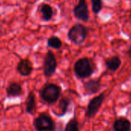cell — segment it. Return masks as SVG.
<instances>
[{
	"instance_id": "cell-11",
	"label": "cell",
	"mask_w": 131,
	"mask_h": 131,
	"mask_svg": "<svg viewBox=\"0 0 131 131\" xmlns=\"http://www.w3.org/2000/svg\"><path fill=\"white\" fill-rule=\"evenodd\" d=\"M23 93V87L20 83L16 82H11L6 88V93L9 97L20 96Z\"/></svg>"
},
{
	"instance_id": "cell-1",
	"label": "cell",
	"mask_w": 131,
	"mask_h": 131,
	"mask_svg": "<svg viewBox=\"0 0 131 131\" xmlns=\"http://www.w3.org/2000/svg\"><path fill=\"white\" fill-rule=\"evenodd\" d=\"M95 65L92 61L87 58L83 57L79 59L74 64V73L75 75L81 80L86 79L94 73L95 71Z\"/></svg>"
},
{
	"instance_id": "cell-10",
	"label": "cell",
	"mask_w": 131,
	"mask_h": 131,
	"mask_svg": "<svg viewBox=\"0 0 131 131\" xmlns=\"http://www.w3.org/2000/svg\"><path fill=\"white\" fill-rule=\"evenodd\" d=\"M113 129L114 131H129L131 129V123L126 117H119L114 121Z\"/></svg>"
},
{
	"instance_id": "cell-20",
	"label": "cell",
	"mask_w": 131,
	"mask_h": 131,
	"mask_svg": "<svg viewBox=\"0 0 131 131\" xmlns=\"http://www.w3.org/2000/svg\"><path fill=\"white\" fill-rule=\"evenodd\" d=\"M2 32V29H1V27H0V33Z\"/></svg>"
},
{
	"instance_id": "cell-17",
	"label": "cell",
	"mask_w": 131,
	"mask_h": 131,
	"mask_svg": "<svg viewBox=\"0 0 131 131\" xmlns=\"http://www.w3.org/2000/svg\"><path fill=\"white\" fill-rule=\"evenodd\" d=\"M65 131H80L79 121L76 117H73L69 120V122L66 125Z\"/></svg>"
},
{
	"instance_id": "cell-7",
	"label": "cell",
	"mask_w": 131,
	"mask_h": 131,
	"mask_svg": "<svg viewBox=\"0 0 131 131\" xmlns=\"http://www.w3.org/2000/svg\"><path fill=\"white\" fill-rule=\"evenodd\" d=\"M74 16L83 22L86 23L90 19V12L89 8L86 0H79L77 6L73 8Z\"/></svg>"
},
{
	"instance_id": "cell-6",
	"label": "cell",
	"mask_w": 131,
	"mask_h": 131,
	"mask_svg": "<svg viewBox=\"0 0 131 131\" xmlns=\"http://www.w3.org/2000/svg\"><path fill=\"white\" fill-rule=\"evenodd\" d=\"M105 100V93H102L100 95L91 99L87 105V108L85 113V116L88 119L93 118L98 113L101 106Z\"/></svg>"
},
{
	"instance_id": "cell-19",
	"label": "cell",
	"mask_w": 131,
	"mask_h": 131,
	"mask_svg": "<svg viewBox=\"0 0 131 131\" xmlns=\"http://www.w3.org/2000/svg\"><path fill=\"white\" fill-rule=\"evenodd\" d=\"M127 55H128V56L131 59V46L129 47V49H128V50H127Z\"/></svg>"
},
{
	"instance_id": "cell-8",
	"label": "cell",
	"mask_w": 131,
	"mask_h": 131,
	"mask_svg": "<svg viewBox=\"0 0 131 131\" xmlns=\"http://www.w3.org/2000/svg\"><path fill=\"white\" fill-rule=\"evenodd\" d=\"M16 70L21 76L29 77L33 70V64L29 59H23L18 62Z\"/></svg>"
},
{
	"instance_id": "cell-3",
	"label": "cell",
	"mask_w": 131,
	"mask_h": 131,
	"mask_svg": "<svg viewBox=\"0 0 131 131\" xmlns=\"http://www.w3.org/2000/svg\"><path fill=\"white\" fill-rule=\"evenodd\" d=\"M61 87L55 83H49L42 87L39 95L41 99L48 104H53L58 101L61 94Z\"/></svg>"
},
{
	"instance_id": "cell-5",
	"label": "cell",
	"mask_w": 131,
	"mask_h": 131,
	"mask_svg": "<svg viewBox=\"0 0 131 131\" xmlns=\"http://www.w3.org/2000/svg\"><path fill=\"white\" fill-rule=\"evenodd\" d=\"M43 73L45 77H50L56 71L57 69V61L55 54L52 51H48L46 54L43 60Z\"/></svg>"
},
{
	"instance_id": "cell-18",
	"label": "cell",
	"mask_w": 131,
	"mask_h": 131,
	"mask_svg": "<svg viewBox=\"0 0 131 131\" xmlns=\"http://www.w3.org/2000/svg\"><path fill=\"white\" fill-rule=\"evenodd\" d=\"M92 4V10L94 14H98L103 9L102 0H90Z\"/></svg>"
},
{
	"instance_id": "cell-21",
	"label": "cell",
	"mask_w": 131,
	"mask_h": 131,
	"mask_svg": "<svg viewBox=\"0 0 131 131\" xmlns=\"http://www.w3.org/2000/svg\"><path fill=\"white\" fill-rule=\"evenodd\" d=\"M129 19H131V13L129 14Z\"/></svg>"
},
{
	"instance_id": "cell-22",
	"label": "cell",
	"mask_w": 131,
	"mask_h": 131,
	"mask_svg": "<svg viewBox=\"0 0 131 131\" xmlns=\"http://www.w3.org/2000/svg\"><path fill=\"white\" fill-rule=\"evenodd\" d=\"M129 96H130V102H131V93H130V95Z\"/></svg>"
},
{
	"instance_id": "cell-9",
	"label": "cell",
	"mask_w": 131,
	"mask_h": 131,
	"mask_svg": "<svg viewBox=\"0 0 131 131\" xmlns=\"http://www.w3.org/2000/svg\"><path fill=\"white\" fill-rule=\"evenodd\" d=\"M101 89V83L99 79H91L83 83V90L86 94L97 93Z\"/></svg>"
},
{
	"instance_id": "cell-13",
	"label": "cell",
	"mask_w": 131,
	"mask_h": 131,
	"mask_svg": "<svg viewBox=\"0 0 131 131\" xmlns=\"http://www.w3.org/2000/svg\"><path fill=\"white\" fill-rule=\"evenodd\" d=\"M70 105V100L67 97H62L59 100V104H58V112L56 113L55 114L61 117L62 116H64L67 112L68 111L69 106Z\"/></svg>"
},
{
	"instance_id": "cell-14",
	"label": "cell",
	"mask_w": 131,
	"mask_h": 131,
	"mask_svg": "<svg viewBox=\"0 0 131 131\" xmlns=\"http://www.w3.org/2000/svg\"><path fill=\"white\" fill-rule=\"evenodd\" d=\"M39 11L42 15V19L44 21L48 22L52 19L54 14V11L51 6H49L47 3H43L41 5Z\"/></svg>"
},
{
	"instance_id": "cell-2",
	"label": "cell",
	"mask_w": 131,
	"mask_h": 131,
	"mask_svg": "<svg viewBox=\"0 0 131 131\" xmlns=\"http://www.w3.org/2000/svg\"><path fill=\"white\" fill-rule=\"evenodd\" d=\"M88 32L89 30L86 26L81 23H76L70 29L67 36L73 44L80 46L86 41Z\"/></svg>"
},
{
	"instance_id": "cell-12",
	"label": "cell",
	"mask_w": 131,
	"mask_h": 131,
	"mask_svg": "<svg viewBox=\"0 0 131 131\" xmlns=\"http://www.w3.org/2000/svg\"><path fill=\"white\" fill-rule=\"evenodd\" d=\"M121 59L119 56H113L105 60V66L107 70L116 72L121 66Z\"/></svg>"
},
{
	"instance_id": "cell-16",
	"label": "cell",
	"mask_w": 131,
	"mask_h": 131,
	"mask_svg": "<svg viewBox=\"0 0 131 131\" xmlns=\"http://www.w3.org/2000/svg\"><path fill=\"white\" fill-rule=\"evenodd\" d=\"M47 45L49 47L54 49H59L62 46V42L61 41V39L56 36H50L48 40H47Z\"/></svg>"
},
{
	"instance_id": "cell-4",
	"label": "cell",
	"mask_w": 131,
	"mask_h": 131,
	"mask_svg": "<svg viewBox=\"0 0 131 131\" xmlns=\"http://www.w3.org/2000/svg\"><path fill=\"white\" fill-rule=\"evenodd\" d=\"M36 131H56V123L52 118L46 113H40L33 120Z\"/></svg>"
},
{
	"instance_id": "cell-15",
	"label": "cell",
	"mask_w": 131,
	"mask_h": 131,
	"mask_svg": "<svg viewBox=\"0 0 131 131\" xmlns=\"http://www.w3.org/2000/svg\"><path fill=\"white\" fill-rule=\"evenodd\" d=\"M36 95L32 91H30L26 100V111L27 113L33 114L36 111Z\"/></svg>"
}]
</instances>
